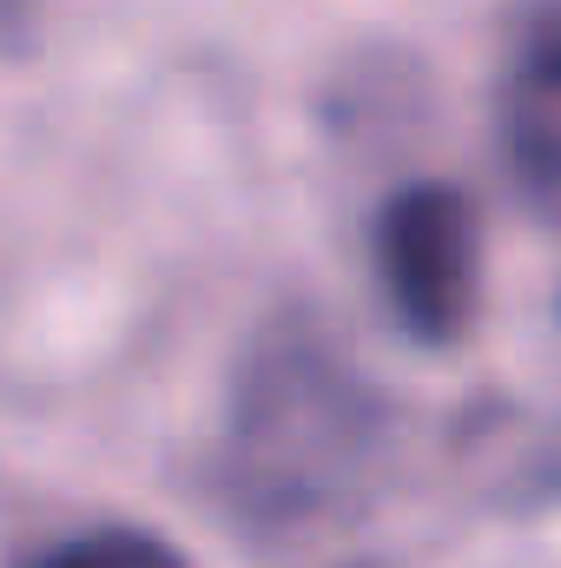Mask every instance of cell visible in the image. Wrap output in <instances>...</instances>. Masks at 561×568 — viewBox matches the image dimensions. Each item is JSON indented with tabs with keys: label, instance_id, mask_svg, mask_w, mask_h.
<instances>
[{
	"label": "cell",
	"instance_id": "cell-2",
	"mask_svg": "<svg viewBox=\"0 0 561 568\" xmlns=\"http://www.w3.org/2000/svg\"><path fill=\"white\" fill-rule=\"evenodd\" d=\"M370 265H377V291L410 344H456L469 331L476 291H482L476 205L442 179L397 185L377 205Z\"/></svg>",
	"mask_w": 561,
	"mask_h": 568
},
{
	"label": "cell",
	"instance_id": "cell-1",
	"mask_svg": "<svg viewBox=\"0 0 561 568\" xmlns=\"http://www.w3.org/2000/svg\"><path fill=\"white\" fill-rule=\"evenodd\" d=\"M384 456V397L310 324H278L238 364L218 483L258 529H297L350 503Z\"/></svg>",
	"mask_w": 561,
	"mask_h": 568
},
{
	"label": "cell",
	"instance_id": "cell-3",
	"mask_svg": "<svg viewBox=\"0 0 561 568\" xmlns=\"http://www.w3.org/2000/svg\"><path fill=\"white\" fill-rule=\"evenodd\" d=\"M502 165L522 205L542 219L561 212V0H536L502 53L496 87Z\"/></svg>",
	"mask_w": 561,
	"mask_h": 568
},
{
	"label": "cell",
	"instance_id": "cell-4",
	"mask_svg": "<svg viewBox=\"0 0 561 568\" xmlns=\"http://www.w3.org/2000/svg\"><path fill=\"white\" fill-rule=\"evenodd\" d=\"M27 568H192L165 536H145L126 523H106V529H80V536H60L53 549H40Z\"/></svg>",
	"mask_w": 561,
	"mask_h": 568
}]
</instances>
